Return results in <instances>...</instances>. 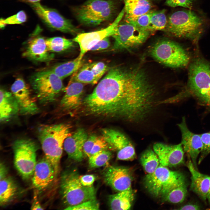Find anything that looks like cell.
Listing matches in <instances>:
<instances>
[{"label": "cell", "instance_id": "obj_13", "mask_svg": "<svg viewBox=\"0 0 210 210\" xmlns=\"http://www.w3.org/2000/svg\"><path fill=\"white\" fill-rule=\"evenodd\" d=\"M102 136L108 147L117 151V159L123 160L134 159L136 154L134 146L130 140L123 133L111 128L103 129Z\"/></svg>", "mask_w": 210, "mask_h": 210}, {"label": "cell", "instance_id": "obj_11", "mask_svg": "<svg viewBox=\"0 0 210 210\" xmlns=\"http://www.w3.org/2000/svg\"><path fill=\"white\" fill-rule=\"evenodd\" d=\"M152 32L139 29L124 20L120 22L112 36L114 40L112 49L129 50L137 47L146 41Z\"/></svg>", "mask_w": 210, "mask_h": 210}, {"label": "cell", "instance_id": "obj_46", "mask_svg": "<svg viewBox=\"0 0 210 210\" xmlns=\"http://www.w3.org/2000/svg\"><path fill=\"white\" fill-rule=\"evenodd\" d=\"M35 192L34 196V202L31 207L32 210H43V209L41 206L38 200L37 196Z\"/></svg>", "mask_w": 210, "mask_h": 210}, {"label": "cell", "instance_id": "obj_17", "mask_svg": "<svg viewBox=\"0 0 210 210\" xmlns=\"http://www.w3.org/2000/svg\"><path fill=\"white\" fill-rule=\"evenodd\" d=\"M105 183L115 190L120 192L131 188L133 179L131 170L126 167L110 166L103 172Z\"/></svg>", "mask_w": 210, "mask_h": 210}, {"label": "cell", "instance_id": "obj_27", "mask_svg": "<svg viewBox=\"0 0 210 210\" xmlns=\"http://www.w3.org/2000/svg\"><path fill=\"white\" fill-rule=\"evenodd\" d=\"M0 204L2 206L12 200L18 191L16 182L9 177H6L0 180Z\"/></svg>", "mask_w": 210, "mask_h": 210}, {"label": "cell", "instance_id": "obj_38", "mask_svg": "<svg viewBox=\"0 0 210 210\" xmlns=\"http://www.w3.org/2000/svg\"><path fill=\"white\" fill-rule=\"evenodd\" d=\"M99 204L96 198L84 202L77 205L67 207L66 210H98Z\"/></svg>", "mask_w": 210, "mask_h": 210}, {"label": "cell", "instance_id": "obj_10", "mask_svg": "<svg viewBox=\"0 0 210 210\" xmlns=\"http://www.w3.org/2000/svg\"><path fill=\"white\" fill-rule=\"evenodd\" d=\"M62 80L49 69L35 73L31 77L30 81L39 100L42 103L47 104L55 100L64 89Z\"/></svg>", "mask_w": 210, "mask_h": 210}, {"label": "cell", "instance_id": "obj_33", "mask_svg": "<svg viewBox=\"0 0 210 210\" xmlns=\"http://www.w3.org/2000/svg\"><path fill=\"white\" fill-rule=\"evenodd\" d=\"M70 79L84 84L94 85L97 83L94 74L90 68L89 63L83 64L73 74Z\"/></svg>", "mask_w": 210, "mask_h": 210}, {"label": "cell", "instance_id": "obj_44", "mask_svg": "<svg viewBox=\"0 0 210 210\" xmlns=\"http://www.w3.org/2000/svg\"><path fill=\"white\" fill-rule=\"evenodd\" d=\"M200 206L197 204L189 203L181 206L178 209L181 210H197L201 209Z\"/></svg>", "mask_w": 210, "mask_h": 210}, {"label": "cell", "instance_id": "obj_1", "mask_svg": "<svg viewBox=\"0 0 210 210\" xmlns=\"http://www.w3.org/2000/svg\"><path fill=\"white\" fill-rule=\"evenodd\" d=\"M158 91L142 68L114 66L85 98L83 104L91 114L140 124L155 111Z\"/></svg>", "mask_w": 210, "mask_h": 210}, {"label": "cell", "instance_id": "obj_36", "mask_svg": "<svg viewBox=\"0 0 210 210\" xmlns=\"http://www.w3.org/2000/svg\"><path fill=\"white\" fill-rule=\"evenodd\" d=\"M153 11L151 10L144 14L135 18H124V20L139 29L148 30V27L150 24V18Z\"/></svg>", "mask_w": 210, "mask_h": 210}, {"label": "cell", "instance_id": "obj_23", "mask_svg": "<svg viewBox=\"0 0 210 210\" xmlns=\"http://www.w3.org/2000/svg\"><path fill=\"white\" fill-rule=\"evenodd\" d=\"M84 88V84L70 79L65 89V93L60 102L61 107L65 110H71L79 106Z\"/></svg>", "mask_w": 210, "mask_h": 210}, {"label": "cell", "instance_id": "obj_4", "mask_svg": "<svg viewBox=\"0 0 210 210\" xmlns=\"http://www.w3.org/2000/svg\"><path fill=\"white\" fill-rule=\"evenodd\" d=\"M186 182L184 175L160 164L153 173L144 179L145 188L152 195L162 198L171 190Z\"/></svg>", "mask_w": 210, "mask_h": 210}, {"label": "cell", "instance_id": "obj_45", "mask_svg": "<svg viewBox=\"0 0 210 210\" xmlns=\"http://www.w3.org/2000/svg\"><path fill=\"white\" fill-rule=\"evenodd\" d=\"M8 173L7 168L4 164L1 162L0 164V180L4 179L6 177Z\"/></svg>", "mask_w": 210, "mask_h": 210}, {"label": "cell", "instance_id": "obj_9", "mask_svg": "<svg viewBox=\"0 0 210 210\" xmlns=\"http://www.w3.org/2000/svg\"><path fill=\"white\" fill-rule=\"evenodd\" d=\"M13 148L15 168L23 179H29L33 175L37 163V144L30 139H20L14 141Z\"/></svg>", "mask_w": 210, "mask_h": 210}, {"label": "cell", "instance_id": "obj_48", "mask_svg": "<svg viewBox=\"0 0 210 210\" xmlns=\"http://www.w3.org/2000/svg\"><path fill=\"white\" fill-rule=\"evenodd\" d=\"M5 24L3 22L2 18H1L0 20V27L1 28L3 29L6 26Z\"/></svg>", "mask_w": 210, "mask_h": 210}, {"label": "cell", "instance_id": "obj_41", "mask_svg": "<svg viewBox=\"0 0 210 210\" xmlns=\"http://www.w3.org/2000/svg\"><path fill=\"white\" fill-rule=\"evenodd\" d=\"M166 4L171 7L180 6L191 9L192 2L191 0H166Z\"/></svg>", "mask_w": 210, "mask_h": 210}, {"label": "cell", "instance_id": "obj_22", "mask_svg": "<svg viewBox=\"0 0 210 210\" xmlns=\"http://www.w3.org/2000/svg\"><path fill=\"white\" fill-rule=\"evenodd\" d=\"M188 157L186 166L191 174L190 189L202 200H207L210 185V176L200 172Z\"/></svg>", "mask_w": 210, "mask_h": 210}, {"label": "cell", "instance_id": "obj_30", "mask_svg": "<svg viewBox=\"0 0 210 210\" xmlns=\"http://www.w3.org/2000/svg\"><path fill=\"white\" fill-rule=\"evenodd\" d=\"M140 162L145 171L150 174L154 172L160 165L158 157L153 150L148 149L141 155Z\"/></svg>", "mask_w": 210, "mask_h": 210}, {"label": "cell", "instance_id": "obj_12", "mask_svg": "<svg viewBox=\"0 0 210 210\" xmlns=\"http://www.w3.org/2000/svg\"><path fill=\"white\" fill-rule=\"evenodd\" d=\"M31 4L38 16L50 28L74 35L79 33V29L56 10L45 7L39 2Z\"/></svg>", "mask_w": 210, "mask_h": 210}, {"label": "cell", "instance_id": "obj_3", "mask_svg": "<svg viewBox=\"0 0 210 210\" xmlns=\"http://www.w3.org/2000/svg\"><path fill=\"white\" fill-rule=\"evenodd\" d=\"M203 28L202 19L189 10L178 11L171 14L164 31L173 36L195 39L198 38Z\"/></svg>", "mask_w": 210, "mask_h": 210}, {"label": "cell", "instance_id": "obj_47", "mask_svg": "<svg viewBox=\"0 0 210 210\" xmlns=\"http://www.w3.org/2000/svg\"><path fill=\"white\" fill-rule=\"evenodd\" d=\"M20 1L26 2H28L30 4L39 2L41 0H19Z\"/></svg>", "mask_w": 210, "mask_h": 210}, {"label": "cell", "instance_id": "obj_16", "mask_svg": "<svg viewBox=\"0 0 210 210\" xmlns=\"http://www.w3.org/2000/svg\"><path fill=\"white\" fill-rule=\"evenodd\" d=\"M11 92L15 98L22 114L31 115L37 113L39 108L30 89L24 79L16 78L11 88Z\"/></svg>", "mask_w": 210, "mask_h": 210}, {"label": "cell", "instance_id": "obj_32", "mask_svg": "<svg viewBox=\"0 0 210 210\" xmlns=\"http://www.w3.org/2000/svg\"><path fill=\"white\" fill-rule=\"evenodd\" d=\"M188 185L186 182L171 190L162 198L164 201L172 204L183 202L188 194Z\"/></svg>", "mask_w": 210, "mask_h": 210}, {"label": "cell", "instance_id": "obj_20", "mask_svg": "<svg viewBox=\"0 0 210 210\" xmlns=\"http://www.w3.org/2000/svg\"><path fill=\"white\" fill-rule=\"evenodd\" d=\"M52 164L45 156L37 162L32 176L34 186L39 190L46 189L56 177Z\"/></svg>", "mask_w": 210, "mask_h": 210}, {"label": "cell", "instance_id": "obj_8", "mask_svg": "<svg viewBox=\"0 0 210 210\" xmlns=\"http://www.w3.org/2000/svg\"><path fill=\"white\" fill-rule=\"evenodd\" d=\"M150 53L156 60L171 67H184L190 62L189 56L183 48L168 39L161 40L155 43L151 49Z\"/></svg>", "mask_w": 210, "mask_h": 210}, {"label": "cell", "instance_id": "obj_2", "mask_svg": "<svg viewBox=\"0 0 210 210\" xmlns=\"http://www.w3.org/2000/svg\"><path fill=\"white\" fill-rule=\"evenodd\" d=\"M70 126L65 124L42 125L38 136L45 156L50 161L57 175L63 146L66 139L71 134Z\"/></svg>", "mask_w": 210, "mask_h": 210}, {"label": "cell", "instance_id": "obj_34", "mask_svg": "<svg viewBox=\"0 0 210 210\" xmlns=\"http://www.w3.org/2000/svg\"><path fill=\"white\" fill-rule=\"evenodd\" d=\"M167 19L165 14V10L155 11L151 15L148 30L151 32L156 30H164L166 27Z\"/></svg>", "mask_w": 210, "mask_h": 210}, {"label": "cell", "instance_id": "obj_31", "mask_svg": "<svg viewBox=\"0 0 210 210\" xmlns=\"http://www.w3.org/2000/svg\"><path fill=\"white\" fill-rule=\"evenodd\" d=\"M73 40L61 37H55L46 39L48 50L50 52H59L69 49L74 46Z\"/></svg>", "mask_w": 210, "mask_h": 210}, {"label": "cell", "instance_id": "obj_15", "mask_svg": "<svg viewBox=\"0 0 210 210\" xmlns=\"http://www.w3.org/2000/svg\"><path fill=\"white\" fill-rule=\"evenodd\" d=\"M40 31L37 27L27 42L22 56L35 61L49 62L53 59L54 55L48 50L46 39L40 34Z\"/></svg>", "mask_w": 210, "mask_h": 210}, {"label": "cell", "instance_id": "obj_49", "mask_svg": "<svg viewBox=\"0 0 210 210\" xmlns=\"http://www.w3.org/2000/svg\"><path fill=\"white\" fill-rule=\"evenodd\" d=\"M207 200H208L209 204L210 206V185L209 192L207 196Z\"/></svg>", "mask_w": 210, "mask_h": 210}, {"label": "cell", "instance_id": "obj_6", "mask_svg": "<svg viewBox=\"0 0 210 210\" xmlns=\"http://www.w3.org/2000/svg\"><path fill=\"white\" fill-rule=\"evenodd\" d=\"M114 0H88L74 10L80 22L88 26H96L111 20L116 10Z\"/></svg>", "mask_w": 210, "mask_h": 210}, {"label": "cell", "instance_id": "obj_28", "mask_svg": "<svg viewBox=\"0 0 210 210\" xmlns=\"http://www.w3.org/2000/svg\"><path fill=\"white\" fill-rule=\"evenodd\" d=\"M83 64L78 56L72 60L57 64L50 69L63 79L74 73Z\"/></svg>", "mask_w": 210, "mask_h": 210}, {"label": "cell", "instance_id": "obj_29", "mask_svg": "<svg viewBox=\"0 0 210 210\" xmlns=\"http://www.w3.org/2000/svg\"><path fill=\"white\" fill-rule=\"evenodd\" d=\"M108 147V144L102 136L91 135L88 137L83 146L84 156L89 158L99 152L107 150Z\"/></svg>", "mask_w": 210, "mask_h": 210}, {"label": "cell", "instance_id": "obj_40", "mask_svg": "<svg viewBox=\"0 0 210 210\" xmlns=\"http://www.w3.org/2000/svg\"><path fill=\"white\" fill-rule=\"evenodd\" d=\"M3 22L6 24H19L26 21L27 15L23 10H21L17 14L6 19L2 18Z\"/></svg>", "mask_w": 210, "mask_h": 210}, {"label": "cell", "instance_id": "obj_19", "mask_svg": "<svg viewBox=\"0 0 210 210\" xmlns=\"http://www.w3.org/2000/svg\"><path fill=\"white\" fill-rule=\"evenodd\" d=\"M153 150L157 155L160 164L167 167H175L184 162V151L181 143L170 145L155 143Z\"/></svg>", "mask_w": 210, "mask_h": 210}, {"label": "cell", "instance_id": "obj_35", "mask_svg": "<svg viewBox=\"0 0 210 210\" xmlns=\"http://www.w3.org/2000/svg\"><path fill=\"white\" fill-rule=\"evenodd\" d=\"M112 156L111 153L105 150L99 152L89 158V164L91 168H95L106 165Z\"/></svg>", "mask_w": 210, "mask_h": 210}, {"label": "cell", "instance_id": "obj_5", "mask_svg": "<svg viewBox=\"0 0 210 210\" xmlns=\"http://www.w3.org/2000/svg\"><path fill=\"white\" fill-rule=\"evenodd\" d=\"M189 91L201 102L210 107V63L203 59H195L190 65Z\"/></svg>", "mask_w": 210, "mask_h": 210}, {"label": "cell", "instance_id": "obj_21", "mask_svg": "<svg viewBox=\"0 0 210 210\" xmlns=\"http://www.w3.org/2000/svg\"><path fill=\"white\" fill-rule=\"evenodd\" d=\"M88 137L84 129L79 128L66 139L63 147L70 159L77 162L83 160L84 157L83 146Z\"/></svg>", "mask_w": 210, "mask_h": 210}, {"label": "cell", "instance_id": "obj_24", "mask_svg": "<svg viewBox=\"0 0 210 210\" xmlns=\"http://www.w3.org/2000/svg\"><path fill=\"white\" fill-rule=\"evenodd\" d=\"M0 96V120L1 122L4 123L19 113V108L11 92L1 88Z\"/></svg>", "mask_w": 210, "mask_h": 210}, {"label": "cell", "instance_id": "obj_37", "mask_svg": "<svg viewBox=\"0 0 210 210\" xmlns=\"http://www.w3.org/2000/svg\"><path fill=\"white\" fill-rule=\"evenodd\" d=\"M90 68L94 75L97 83L103 75L108 70V68L104 63L97 62L89 63Z\"/></svg>", "mask_w": 210, "mask_h": 210}, {"label": "cell", "instance_id": "obj_39", "mask_svg": "<svg viewBox=\"0 0 210 210\" xmlns=\"http://www.w3.org/2000/svg\"><path fill=\"white\" fill-rule=\"evenodd\" d=\"M200 135L203 144V148L198 160L199 164L210 153V131Z\"/></svg>", "mask_w": 210, "mask_h": 210}, {"label": "cell", "instance_id": "obj_26", "mask_svg": "<svg viewBox=\"0 0 210 210\" xmlns=\"http://www.w3.org/2000/svg\"><path fill=\"white\" fill-rule=\"evenodd\" d=\"M124 18H135L150 10L152 4L149 0H123Z\"/></svg>", "mask_w": 210, "mask_h": 210}, {"label": "cell", "instance_id": "obj_43", "mask_svg": "<svg viewBox=\"0 0 210 210\" xmlns=\"http://www.w3.org/2000/svg\"><path fill=\"white\" fill-rule=\"evenodd\" d=\"M80 181L83 185L85 186H93L95 179V176L93 174H86L79 176Z\"/></svg>", "mask_w": 210, "mask_h": 210}, {"label": "cell", "instance_id": "obj_25", "mask_svg": "<svg viewBox=\"0 0 210 210\" xmlns=\"http://www.w3.org/2000/svg\"><path fill=\"white\" fill-rule=\"evenodd\" d=\"M135 192L131 188L110 195L108 203L112 210L130 209L134 200Z\"/></svg>", "mask_w": 210, "mask_h": 210}, {"label": "cell", "instance_id": "obj_7", "mask_svg": "<svg viewBox=\"0 0 210 210\" xmlns=\"http://www.w3.org/2000/svg\"><path fill=\"white\" fill-rule=\"evenodd\" d=\"M79 177L77 172L73 171L64 173L62 177L61 193L64 202L67 207L96 198V191L93 186H83Z\"/></svg>", "mask_w": 210, "mask_h": 210}, {"label": "cell", "instance_id": "obj_14", "mask_svg": "<svg viewBox=\"0 0 210 210\" xmlns=\"http://www.w3.org/2000/svg\"><path fill=\"white\" fill-rule=\"evenodd\" d=\"M125 13L124 8L113 22L105 28L93 32L79 33L77 34L73 40L77 43L79 46L80 52L78 56L81 59H82L85 54L99 42L105 38L112 36Z\"/></svg>", "mask_w": 210, "mask_h": 210}, {"label": "cell", "instance_id": "obj_18", "mask_svg": "<svg viewBox=\"0 0 210 210\" xmlns=\"http://www.w3.org/2000/svg\"><path fill=\"white\" fill-rule=\"evenodd\" d=\"M181 135V144L185 152L189 157L195 167H197V160L203 148V144L200 134L192 132L187 125L185 117L178 124Z\"/></svg>", "mask_w": 210, "mask_h": 210}, {"label": "cell", "instance_id": "obj_42", "mask_svg": "<svg viewBox=\"0 0 210 210\" xmlns=\"http://www.w3.org/2000/svg\"><path fill=\"white\" fill-rule=\"evenodd\" d=\"M111 43L109 37L103 39L94 45L90 50L92 51L104 50L108 48Z\"/></svg>", "mask_w": 210, "mask_h": 210}]
</instances>
